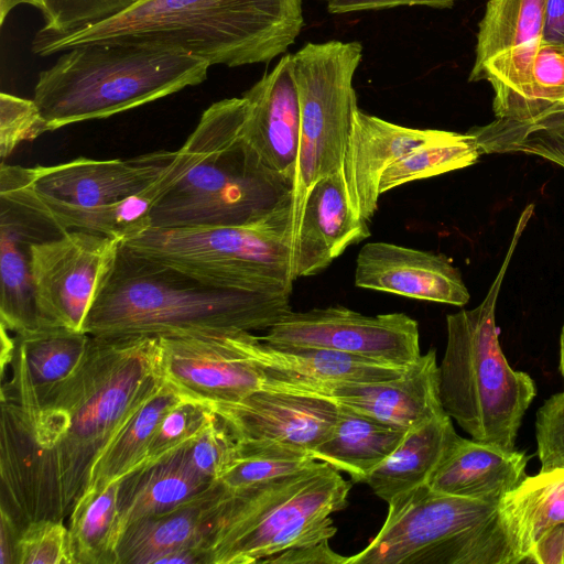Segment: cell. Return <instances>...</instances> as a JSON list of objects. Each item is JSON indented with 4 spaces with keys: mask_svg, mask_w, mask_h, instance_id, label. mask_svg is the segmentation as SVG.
<instances>
[{
    "mask_svg": "<svg viewBox=\"0 0 564 564\" xmlns=\"http://www.w3.org/2000/svg\"><path fill=\"white\" fill-rule=\"evenodd\" d=\"M361 58L359 42L337 40L307 43L292 55L301 112L292 200L294 238L310 188L343 166L358 107L352 79Z\"/></svg>",
    "mask_w": 564,
    "mask_h": 564,
    "instance_id": "10",
    "label": "cell"
},
{
    "mask_svg": "<svg viewBox=\"0 0 564 564\" xmlns=\"http://www.w3.org/2000/svg\"><path fill=\"white\" fill-rule=\"evenodd\" d=\"M528 564H564V522L551 527L535 541Z\"/></svg>",
    "mask_w": 564,
    "mask_h": 564,
    "instance_id": "46",
    "label": "cell"
},
{
    "mask_svg": "<svg viewBox=\"0 0 564 564\" xmlns=\"http://www.w3.org/2000/svg\"><path fill=\"white\" fill-rule=\"evenodd\" d=\"M243 96L212 104L178 149V173L151 212V227L237 226L291 205L293 182L270 169L243 135Z\"/></svg>",
    "mask_w": 564,
    "mask_h": 564,
    "instance_id": "4",
    "label": "cell"
},
{
    "mask_svg": "<svg viewBox=\"0 0 564 564\" xmlns=\"http://www.w3.org/2000/svg\"><path fill=\"white\" fill-rule=\"evenodd\" d=\"M457 435L446 412L409 430L393 453L369 474L364 484L386 502L427 484Z\"/></svg>",
    "mask_w": 564,
    "mask_h": 564,
    "instance_id": "30",
    "label": "cell"
},
{
    "mask_svg": "<svg viewBox=\"0 0 564 564\" xmlns=\"http://www.w3.org/2000/svg\"><path fill=\"white\" fill-rule=\"evenodd\" d=\"M482 151L469 133L437 130L422 144L391 163L383 172L380 195L405 183L423 180L475 164Z\"/></svg>",
    "mask_w": 564,
    "mask_h": 564,
    "instance_id": "34",
    "label": "cell"
},
{
    "mask_svg": "<svg viewBox=\"0 0 564 564\" xmlns=\"http://www.w3.org/2000/svg\"><path fill=\"white\" fill-rule=\"evenodd\" d=\"M225 489L212 482L185 502L129 523L117 544V564H206V547Z\"/></svg>",
    "mask_w": 564,
    "mask_h": 564,
    "instance_id": "18",
    "label": "cell"
},
{
    "mask_svg": "<svg viewBox=\"0 0 564 564\" xmlns=\"http://www.w3.org/2000/svg\"><path fill=\"white\" fill-rule=\"evenodd\" d=\"M184 395L169 382L121 429L95 463L87 489H102L140 468L164 413Z\"/></svg>",
    "mask_w": 564,
    "mask_h": 564,
    "instance_id": "32",
    "label": "cell"
},
{
    "mask_svg": "<svg viewBox=\"0 0 564 564\" xmlns=\"http://www.w3.org/2000/svg\"><path fill=\"white\" fill-rule=\"evenodd\" d=\"M31 199L17 165L0 169V322L14 335L40 329L32 279V246L64 234Z\"/></svg>",
    "mask_w": 564,
    "mask_h": 564,
    "instance_id": "14",
    "label": "cell"
},
{
    "mask_svg": "<svg viewBox=\"0 0 564 564\" xmlns=\"http://www.w3.org/2000/svg\"><path fill=\"white\" fill-rule=\"evenodd\" d=\"M279 346L326 348L406 368L421 357L419 324L404 313L364 315L345 306L290 312L259 337Z\"/></svg>",
    "mask_w": 564,
    "mask_h": 564,
    "instance_id": "13",
    "label": "cell"
},
{
    "mask_svg": "<svg viewBox=\"0 0 564 564\" xmlns=\"http://www.w3.org/2000/svg\"><path fill=\"white\" fill-rule=\"evenodd\" d=\"M177 151H156L128 160H76L23 167L29 189L41 200L78 208L118 203L134 195L163 175Z\"/></svg>",
    "mask_w": 564,
    "mask_h": 564,
    "instance_id": "17",
    "label": "cell"
},
{
    "mask_svg": "<svg viewBox=\"0 0 564 564\" xmlns=\"http://www.w3.org/2000/svg\"><path fill=\"white\" fill-rule=\"evenodd\" d=\"M263 386L327 398L338 406L409 431L445 413L435 349L400 377L373 382H324L265 373Z\"/></svg>",
    "mask_w": 564,
    "mask_h": 564,
    "instance_id": "15",
    "label": "cell"
},
{
    "mask_svg": "<svg viewBox=\"0 0 564 564\" xmlns=\"http://www.w3.org/2000/svg\"><path fill=\"white\" fill-rule=\"evenodd\" d=\"M212 482L191 467L184 447L131 471L119 482V539L132 521L170 510L193 498Z\"/></svg>",
    "mask_w": 564,
    "mask_h": 564,
    "instance_id": "26",
    "label": "cell"
},
{
    "mask_svg": "<svg viewBox=\"0 0 564 564\" xmlns=\"http://www.w3.org/2000/svg\"><path fill=\"white\" fill-rule=\"evenodd\" d=\"M90 335L67 328L39 329L14 335L13 350L1 371V394L36 395L67 379L82 362Z\"/></svg>",
    "mask_w": 564,
    "mask_h": 564,
    "instance_id": "25",
    "label": "cell"
},
{
    "mask_svg": "<svg viewBox=\"0 0 564 564\" xmlns=\"http://www.w3.org/2000/svg\"><path fill=\"white\" fill-rule=\"evenodd\" d=\"M48 128L33 99L0 95V155L2 162L15 148L47 132Z\"/></svg>",
    "mask_w": 564,
    "mask_h": 564,
    "instance_id": "41",
    "label": "cell"
},
{
    "mask_svg": "<svg viewBox=\"0 0 564 564\" xmlns=\"http://www.w3.org/2000/svg\"><path fill=\"white\" fill-rule=\"evenodd\" d=\"M119 482L88 489L75 505L68 525L72 564H117Z\"/></svg>",
    "mask_w": 564,
    "mask_h": 564,
    "instance_id": "31",
    "label": "cell"
},
{
    "mask_svg": "<svg viewBox=\"0 0 564 564\" xmlns=\"http://www.w3.org/2000/svg\"><path fill=\"white\" fill-rule=\"evenodd\" d=\"M543 40L564 43V0H549Z\"/></svg>",
    "mask_w": 564,
    "mask_h": 564,
    "instance_id": "48",
    "label": "cell"
},
{
    "mask_svg": "<svg viewBox=\"0 0 564 564\" xmlns=\"http://www.w3.org/2000/svg\"><path fill=\"white\" fill-rule=\"evenodd\" d=\"M346 564H518L498 503L435 491L427 484L388 501L379 532Z\"/></svg>",
    "mask_w": 564,
    "mask_h": 564,
    "instance_id": "8",
    "label": "cell"
},
{
    "mask_svg": "<svg viewBox=\"0 0 564 564\" xmlns=\"http://www.w3.org/2000/svg\"><path fill=\"white\" fill-rule=\"evenodd\" d=\"M184 452L191 467L208 481L218 480L239 457L236 442L217 415Z\"/></svg>",
    "mask_w": 564,
    "mask_h": 564,
    "instance_id": "40",
    "label": "cell"
},
{
    "mask_svg": "<svg viewBox=\"0 0 564 564\" xmlns=\"http://www.w3.org/2000/svg\"><path fill=\"white\" fill-rule=\"evenodd\" d=\"M534 205L521 213L502 264L482 302L446 316V347L440 369L445 412L471 438L516 449L523 416L536 395L529 373L514 370L499 343L496 306L500 289Z\"/></svg>",
    "mask_w": 564,
    "mask_h": 564,
    "instance_id": "5",
    "label": "cell"
},
{
    "mask_svg": "<svg viewBox=\"0 0 564 564\" xmlns=\"http://www.w3.org/2000/svg\"><path fill=\"white\" fill-rule=\"evenodd\" d=\"M180 166L181 156L177 150V156L171 167L148 187L118 203L94 208L43 202L29 189L22 166H19V174L33 203L64 230H84L122 243L151 228L152 208L174 182Z\"/></svg>",
    "mask_w": 564,
    "mask_h": 564,
    "instance_id": "27",
    "label": "cell"
},
{
    "mask_svg": "<svg viewBox=\"0 0 564 564\" xmlns=\"http://www.w3.org/2000/svg\"><path fill=\"white\" fill-rule=\"evenodd\" d=\"M204 404L228 430L239 456L286 459L311 458L332 431L339 411L327 398L268 386L236 401Z\"/></svg>",
    "mask_w": 564,
    "mask_h": 564,
    "instance_id": "11",
    "label": "cell"
},
{
    "mask_svg": "<svg viewBox=\"0 0 564 564\" xmlns=\"http://www.w3.org/2000/svg\"><path fill=\"white\" fill-rule=\"evenodd\" d=\"M120 246L116 239L84 230H66L32 246V279L40 329L83 332Z\"/></svg>",
    "mask_w": 564,
    "mask_h": 564,
    "instance_id": "12",
    "label": "cell"
},
{
    "mask_svg": "<svg viewBox=\"0 0 564 564\" xmlns=\"http://www.w3.org/2000/svg\"><path fill=\"white\" fill-rule=\"evenodd\" d=\"M337 420L311 458L346 473L354 482L369 474L399 446L408 431L338 406Z\"/></svg>",
    "mask_w": 564,
    "mask_h": 564,
    "instance_id": "29",
    "label": "cell"
},
{
    "mask_svg": "<svg viewBox=\"0 0 564 564\" xmlns=\"http://www.w3.org/2000/svg\"><path fill=\"white\" fill-rule=\"evenodd\" d=\"M141 0H0V24L17 7L36 8L44 20L35 36H59L109 20Z\"/></svg>",
    "mask_w": 564,
    "mask_h": 564,
    "instance_id": "37",
    "label": "cell"
},
{
    "mask_svg": "<svg viewBox=\"0 0 564 564\" xmlns=\"http://www.w3.org/2000/svg\"><path fill=\"white\" fill-rule=\"evenodd\" d=\"M303 26V0H141L89 28L34 36L32 52L46 57L78 45L123 44L237 67L285 53Z\"/></svg>",
    "mask_w": 564,
    "mask_h": 564,
    "instance_id": "2",
    "label": "cell"
},
{
    "mask_svg": "<svg viewBox=\"0 0 564 564\" xmlns=\"http://www.w3.org/2000/svg\"><path fill=\"white\" fill-rule=\"evenodd\" d=\"M370 236L350 204L341 169L310 188L293 242L295 278L321 273L350 246Z\"/></svg>",
    "mask_w": 564,
    "mask_h": 564,
    "instance_id": "20",
    "label": "cell"
},
{
    "mask_svg": "<svg viewBox=\"0 0 564 564\" xmlns=\"http://www.w3.org/2000/svg\"><path fill=\"white\" fill-rule=\"evenodd\" d=\"M528 462L524 452L457 435L427 485L438 492L499 503L524 479Z\"/></svg>",
    "mask_w": 564,
    "mask_h": 564,
    "instance_id": "23",
    "label": "cell"
},
{
    "mask_svg": "<svg viewBox=\"0 0 564 564\" xmlns=\"http://www.w3.org/2000/svg\"><path fill=\"white\" fill-rule=\"evenodd\" d=\"M290 295L210 285L121 245L83 332L186 337L268 330L292 311Z\"/></svg>",
    "mask_w": 564,
    "mask_h": 564,
    "instance_id": "3",
    "label": "cell"
},
{
    "mask_svg": "<svg viewBox=\"0 0 564 564\" xmlns=\"http://www.w3.org/2000/svg\"><path fill=\"white\" fill-rule=\"evenodd\" d=\"M247 100L243 135L273 171L294 183L300 148L301 112L292 55L281 57L242 94Z\"/></svg>",
    "mask_w": 564,
    "mask_h": 564,
    "instance_id": "21",
    "label": "cell"
},
{
    "mask_svg": "<svg viewBox=\"0 0 564 564\" xmlns=\"http://www.w3.org/2000/svg\"><path fill=\"white\" fill-rule=\"evenodd\" d=\"M314 459H286L261 455L239 456L218 479L226 494H235L271 481L306 466Z\"/></svg>",
    "mask_w": 564,
    "mask_h": 564,
    "instance_id": "42",
    "label": "cell"
},
{
    "mask_svg": "<svg viewBox=\"0 0 564 564\" xmlns=\"http://www.w3.org/2000/svg\"><path fill=\"white\" fill-rule=\"evenodd\" d=\"M498 513L518 564H528L535 541L564 522V468L525 476L501 498Z\"/></svg>",
    "mask_w": 564,
    "mask_h": 564,
    "instance_id": "28",
    "label": "cell"
},
{
    "mask_svg": "<svg viewBox=\"0 0 564 564\" xmlns=\"http://www.w3.org/2000/svg\"><path fill=\"white\" fill-rule=\"evenodd\" d=\"M561 116V115H560Z\"/></svg>",
    "mask_w": 564,
    "mask_h": 564,
    "instance_id": "50",
    "label": "cell"
},
{
    "mask_svg": "<svg viewBox=\"0 0 564 564\" xmlns=\"http://www.w3.org/2000/svg\"><path fill=\"white\" fill-rule=\"evenodd\" d=\"M437 129L408 128L354 110L341 171L354 212L368 223L375 216L384 170L422 144Z\"/></svg>",
    "mask_w": 564,
    "mask_h": 564,
    "instance_id": "22",
    "label": "cell"
},
{
    "mask_svg": "<svg viewBox=\"0 0 564 564\" xmlns=\"http://www.w3.org/2000/svg\"><path fill=\"white\" fill-rule=\"evenodd\" d=\"M351 485L313 460L258 487L226 494L206 547V564H268L275 555L329 541L332 514L345 509Z\"/></svg>",
    "mask_w": 564,
    "mask_h": 564,
    "instance_id": "7",
    "label": "cell"
},
{
    "mask_svg": "<svg viewBox=\"0 0 564 564\" xmlns=\"http://www.w3.org/2000/svg\"><path fill=\"white\" fill-rule=\"evenodd\" d=\"M459 0H327V10L333 14L380 10L400 6H425L449 9Z\"/></svg>",
    "mask_w": 564,
    "mask_h": 564,
    "instance_id": "45",
    "label": "cell"
},
{
    "mask_svg": "<svg viewBox=\"0 0 564 564\" xmlns=\"http://www.w3.org/2000/svg\"><path fill=\"white\" fill-rule=\"evenodd\" d=\"M21 530L0 512V564H17V543Z\"/></svg>",
    "mask_w": 564,
    "mask_h": 564,
    "instance_id": "47",
    "label": "cell"
},
{
    "mask_svg": "<svg viewBox=\"0 0 564 564\" xmlns=\"http://www.w3.org/2000/svg\"><path fill=\"white\" fill-rule=\"evenodd\" d=\"M355 284L454 306L470 297L459 270L445 256L391 242H368L360 249Z\"/></svg>",
    "mask_w": 564,
    "mask_h": 564,
    "instance_id": "19",
    "label": "cell"
},
{
    "mask_svg": "<svg viewBox=\"0 0 564 564\" xmlns=\"http://www.w3.org/2000/svg\"><path fill=\"white\" fill-rule=\"evenodd\" d=\"M215 419L216 414L208 405L183 397L160 420L142 466L155 463L188 445Z\"/></svg>",
    "mask_w": 564,
    "mask_h": 564,
    "instance_id": "38",
    "label": "cell"
},
{
    "mask_svg": "<svg viewBox=\"0 0 564 564\" xmlns=\"http://www.w3.org/2000/svg\"><path fill=\"white\" fill-rule=\"evenodd\" d=\"M248 357L264 373L324 382H373L403 375L406 368L326 348L279 346L249 332L239 333Z\"/></svg>",
    "mask_w": 564,
    "mask_h": 564,
    "instance_id": "24",
    "label": "cell"
},
{
    "mask_svg": "<svg viewBox=\"0 0 564 564\" xmlns=\"http://www.w3.org/2000/svg\"><path fill=\"white\" fill-rule=\"evenodd\" d=\"M209 64L173 51L123 44H85L40 72L33 100L48 131L104 119L196 86Z\"/></svg>",
    "mask_w": 564,
    "mask_h": 564,
    "instance_id": "6",
    "label": "cell"
},
{
    "mask_svg": "<svg viewBox=\"0 0 564 564\" xmlns=\"http://www.w3.org/2000/svg\"><path fill=\"white\" fill-rule=\"evenodd\" d=\"M535 438L541 470L564 468V391L551 395L536 411Z\"/></svg>",
    "mask_w": 564,
    "mask_h": 564,
    "instance_id": "43",
    "label": "cell"
},
{
    "mask_svg": "<svg viewBox=\"0 0 564 564\" xmlns=\"http://www.w3.org/2000/svg\"><path fill=\"white\" fill-rule=\"evenodd\" d=\"M558 370H560V373H561V376L563 378V382H564V324H563L562 332H561V337H560V362H558Z\"/></svg>",
    "mask_w": 564,
    "mask_h": 564,
    "instance_id": "49",
    "label": "cell"
},
{
    "mask_svg": "<svg viewBox=\"0 0 564 564\" xmlns=\"http://www.w3.org/2000/svg\"><path fill=\"white\" fill-rule=\"evenodd\" d=\"M471 133L482 154L525 153L542 156L564 167V115L534 123L495 119L481 127H473Z\"/></svg>",
    "mask_w": 564,
    "mask_h": 564,
    "instance_id": "36",
    "label": "cell"
},
{
    "mask_svg": "<svg viewBox=\"0 0 564 564\" xmlns=\"http://www.w3.org/2000/svg\"><path fill=\"white\" fill-rule=\"evenodd\" d=\"M239 333L159 337L165 381L200 403L236 401L261 389L264 371L243 350Z\"/></svg>",
    "mask_w": 564,
    "mask_h": 564,
    "instance_id": "16",
    "label": "cell"
},
{
    "mask_svg": "<svg viewBox=\"0 0 564 564\" xmlns=\"http://www.w3.org/2000/svg\"><path fill=\"white\" fill-rule=\"evenodd\" d=\"M549 0H489L478 24L468 80L494 56L543 40Z\"/></svg>",
    "mask_w": 564,
    "mask_h": 564,
    "instance_id": "33",
    "label": "cell"
},
{
    "mask_svg": "<svg viewBox=\"0 0 564 564\" xmlns=\"http://www.w3.org/2000/svg\"><path fill=\"white\" fill-rule=\"evenodd\" d=\"M165 382L159 337L90 336L61 383L1 394L0 512L20 530L69 517L99 456Z\"/></svg>",
    "mask_w": 564,
    "mask_h": 564,
    "instance_id": "1",
    "label": "cell"
},
{
    "mask_svg": "<svg viewBox=\"0 0 564 564\" xmlns=\"http://www.w3.org/2000/svg\"><path fill=\"white\" fill-rule=\"evenodd\" d=\"M17 564H72L68 528L63 520L29 522L18 538Z\"/></svg>",
    "mask_w": 564,
    "mask_h": 564,
    "instance_id": "39",
    "label": "cell"
},
{
    "mask_svg": "<svg viewBox=\"0 0 564 564\" xmlns=\"http://www.w3.org/2000/svg\"><path fill=\"white\" fill-rule=\"evenodd\" d=\"M346 564L347 556L336 553L329 541L286 550L273 556L268 564Z\"/></svg>",
    "mask_w": 564,
    "mask_h": 564,
    "instance_id": "44",
    "label": "cell"
},
{
    "mask_svg": "<svg viewBox=\"0 0 564 564\" xmlns=\"http://www.w3.org/2000/svg\"><path fill=\"white\" fill-rule=\"evenodd\" d=\"M293 241L289 205L247 225L151 227L121 245L210 285L291 293Z\"/></svg>",
    "mask_w": 564,
    "mask_h": 564,
    "instance_id": "9",
    "label": "cell"
},
{
    "mask_svg": "<svg viewBox=\"0 0 564 564\" xmlns=\"http://www.w3.org/2000/svg\"><path fill=\"white\" fill-rule=\"evenodd\" d=\"M564 113V43L542 40L523 89L497 119L534 123Z\"/></svg>",
    "mask_w": 564,
    "mask_h": 564,
    "instance_id": "35",
    "label": "cell"
}]
</instances>
